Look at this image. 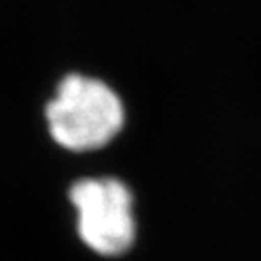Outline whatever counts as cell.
I'll return each instance as SVG.
<instances>
[{
    "mask_svg": "<svg viewBox=\"0 0 261 261\" xmlns=\"http://www.w3.org/2000/svg\"><path fill=\"white\" fill-rule=\"evenodd\" d=\"M49 133L71 151H91L106 145L123 123L120 98L100 80L69 74L47 106Z\"/></svg>",
    "mask_w": 261,
    "mask_h": 261,
    "instance_id": "cell-1",
    "label": "cell"
},
{
    "mask_svg": "<svg viewBox=\"0 0 261 261\" xmlns=\"http://www.w3.org/2000/svg\"><path fill=\"white\" fill-rule=\"evenodd\" d=\"M78 211V232L89 249L102 256H120L135 241L133 196L114 178H87L71 189Z\"/></svg>",
    "mask_w": 261,
    "mask_h": 261,
    "instance_id": "cell-2",
    "label": "cell"
}]
</instances>
